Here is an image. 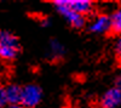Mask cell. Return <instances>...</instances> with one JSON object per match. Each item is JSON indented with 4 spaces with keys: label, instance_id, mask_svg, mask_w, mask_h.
<instances>
[{
    "label": "cell",
    "instance_id": "obj_1",
    "mask_svg": "<svg viewBox=\"0 0 121 108\" xmlns=\"http://www.w3.org/2000/svg\"><path fill=\"white\" fill-rule=\"evenodd\" d=\"M21 51L18 38L9 31H0V60L11 62Z\"/></svg>",
    "mask_w": 121,
    "mask_h": 108
},
{
    "label": "cell",
    "instance_id": "obj_2",
    "mask_svg": "<svg viewBox=\"0 0 121 108\" xmlns=\"http://www.w3.org/2000/svg\"><path fill=\"white\" fill-rule=\"evenodd\" d=\"M41 99H43L41 89L35 84H28L22 87L19 104L23 108H34L40 103Z\"/></svg>",
    "mask_w": 121,
    "mask_h": 108
},
{
    "label": "cell",
    "instance_id": "obj_3",
    "mask_svg": "<svg viewBox=\"0 0 121 108\" xmlns=\"http://www.w3.org/2000/svg\"><path fill=\"white\" fill-rule=\"evenodd\" d=\"M52 4H53L55 7L57 9V11L67 19L68 23L72 26L73 28L80 29V28H82V27L85 26V23H86L85 16L79 15V14L74 12L73 10H70V9L65 5L64 0H56V1H53Z\"/></svg>",
    "mask_w": 121,
    "mask_h": 108
},
{
    "label": "cell",
    "instance_id": "obj_4",
    "mask_svg": "<svg viewBox=\"0 0 121 108\" xmlns=\"http://www.w3.org/2000/svg\"><path fill=\"white\" fill-rule=\"evenodd\" d=\"M121 106V90L117 87H112L104 92L99 101L100 108H117Z\"/></svg>",
    "mask_w": 121,
    "mask_h": 108
},
{
    "label": "cell",
    "instance_id": "obj_5",
    "mask_svg": "<svg viewBox=\"0 0 121 108\" xmlns=\"http://www.w3.org/2000/svg\"><path fill=\"white\" fill-rule=\"evenodd\" d=\"M64 1L70 10L82 16L91 14L93 10V3L90 0H64Z\"/></svg>",
    "mask_w": 121,
    "mask_h": 108
},
{
    "label": "cell",
    "instance_id": "obj_6",
    "mask_svg": "<svg viewBox=\"0 0 121 108\" xmlns=\"http://www.w3.org/2000/svg\"><path fill=\"white\" fill-rule=\"evenodd\" d=\"M90 31L92 33H109L110 32V18L107 15H98L90 24Z\"/></svg>",
    "mask_w": 121,
    "mask_h": 108
},
{
    "label": "cell",
    "instance_id": "obj_7",
    "mask_svg": "<svg viewBox=\"0 0 121 108\" xmlns=\"http://www.w3.org/2000/svg\"><path fill=\"white\" fill-rule=\"evenodd\" d=\"M21 92L22 87L16 84H11L5 87V95L7 104H19L21 102Z\"/></svg>",
    "mask_w": 121,
    "mask_h": 108
},
{
    "label": "cell",
    "instance_id": "obj_8",
    "mask_svg": "<svg viewBox=\"0 0 121 108\" xmlns=\"http://www.w3.org/2000/svg\"><path fill=\"white\" fill-rule=\"evenodd\" d=\"M110 18V34L121 36V9H117Z\"/></svg>",
    "mask_w": 121,
    "mask_h": 108
},
{
    "label": "cell",
    "instance_id": "obj_9",
    "mask_svg": "<svg viewBox=\"0 0 121 108\" xmlns=\"http://www.w3.org/2000/svg\"><path fill=\"white\" fill-rule=\"evenodd\" d=\"M7 106L6 95H5V87L0 85V108H5Z\"/></svg>",
    "mask_w": 121,
    "mask_h": 108
},
{
    "label": "cell",
    "instance_id": "obj_10",
    "mask_svg": "<svg viewBox=\"0 0 121 108\" xmlns=\"http://www.w3.org/2000/svg\"><path fill=\"white\" fill-rule=\"evenodd\" d=\"M115 56H116V60H117V62L121 64V36L117 39V41H116V44H115Z\"/></svg>",
    "mask_w": 121,
    "mask_h": 108
},
{
    "label": "cell",
    "instance_id": "obj_11",
    "mask_svg": "<svg viewBox=\"0 0 121 108\" xmlns=\"http://www.w3.org/2000/svg\"><path fill=\"white\" fill-rule=\"evenodd\" d=\"M115 87H117L119 90H121V75L117 76V79H116V86Z\"/></svg>",
    "mask_w": 121,
    "mask_h": 108
},
{
    "label": "cell",
    "instance_id": "obj_12",
    "mask_svg": "<svg viewBox=\"0 0 121 108\" xmlns=\"http://www.w3.org/2000/svg\"><path fill=\"white\" fill-rule=\"evenodd\" d=\"M5 108H23L21 104H7Z\"/></svg>",
    "mask_w": 121,
    "mask_h": 108
}]
</instances>
